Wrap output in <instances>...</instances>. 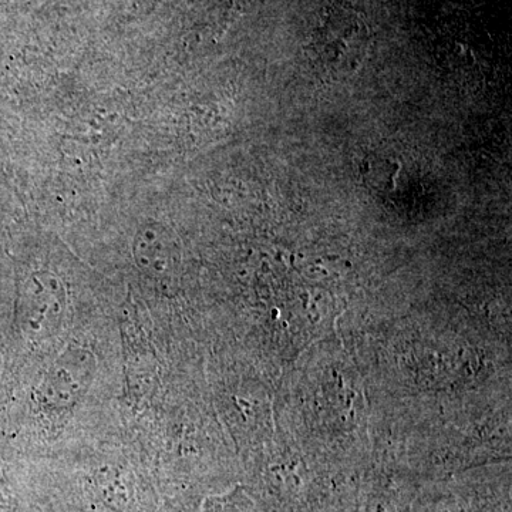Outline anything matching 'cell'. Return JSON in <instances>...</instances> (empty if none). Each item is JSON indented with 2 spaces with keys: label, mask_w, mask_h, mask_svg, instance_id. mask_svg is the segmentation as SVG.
Here are the masks:
<instances>
[{
  "label": "cell",
  "mask_w": 512,
  "mask_h": 512,
  "mask_svg": "<svg viewBox=\"0 0 512 512\" xmlns=\"http://www.w3.org/2000/svg\"><path fill=\"white\" fill-rule=\"evenodd\" d=\"M370 30L359 13L335 8L325 13L312 36L311 59L329 79H348L369 50Z\"/></svg>",
  "instance_id": "cell-1"
},
{
  "label": "cell",
  "mask_w": 512,
  "mask_h": 512,
  "mask_svg": "<svg viewBox=\"0 0 512 512\" xmlns=\"http://www.w3.org/2000/svg\"><path fill=\"white\" fill-rule=\"evenodd\" d=\"M97 360L86 346H69L53 360L37 386V402L49 410H70L89 392Z\"/></svg>",
  "instance_id": "cell-2"
},
{
  "label": "cell",
  "mask_w": 512,
  "mask_h": 512,
  "mask_svg": "<svg viewBox=\"0 0 512 512\" xmlns=\"http://www.w3.org/2000/svg\"><path fill=\"white\" fill-rule=\"evenodd\" d=\"M64 311L66 302L59 284L35 278L23 293L18 319L29 338L49 339L62 328Z\"/></svg>",
  "instance_id": "cell-3"
},
{
  "label": "cell",
  "mask_w": 512,
  "mask_h": 512,
  "mask_svg": "<svg viewBox=\"0 0 512 512\" xmlns=\"http://www.w3.org/2000/svg\"><path fill=\"white\" fill-rule=\"evenodd\" d=\"M165 239H167L165 231H157V229H147L137 237L136 258L138 264L156 275H165L168 258H170Z\"/></svg>",
  "instance_id": "cell-4"
},
{
  "label": "cell",
  "mask_w": 512,
  "mask_h": 512,
  "mask_svg": "<svg viewBox=\"0 0 512 512\" xmlns=\"http://www.w3.org/2000/svg\"><path fill=\"white\" fill-rule=\"evenodd\" d=\"M201 512H261L242 488L218 497H211L202 505Z\"/></svg>",
  "instance_id": "cell-5"
},
{
  "label": "cell",
  "mask_w": 512,
  "mask_h": 512,
  "mask_svg": "<svg viewBox=\"0 0 512 512\" xmlns=\"http://www.w3.org/2000/svg\"><path fill=\"white\" fill-rule=\"evenodd\" d=\"M367 512H402L399 504L392 497H382V494H377L373 498V505Z\"/></svg>",
  "instance_id": "cell-6"
}]
</instances>
